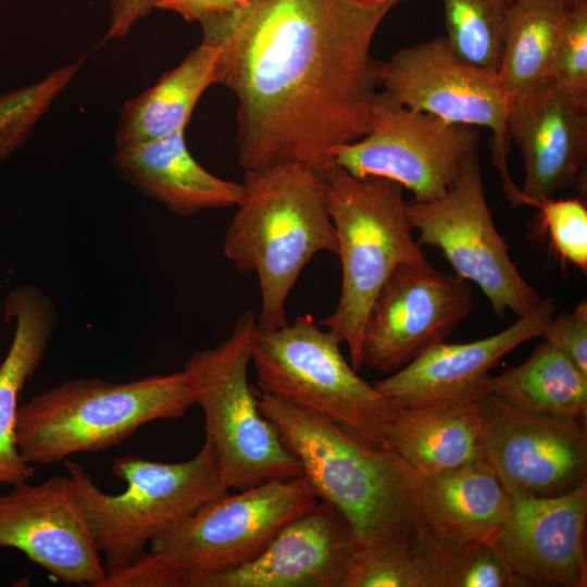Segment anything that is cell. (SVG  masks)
Wrapping results in <instances>:
<instances>
[{"mask_svg": "<svg viewBox=\"0 0 587 587\" xmlns=\"http://www.w3.org/2000/svg\"><path fill=\"white\" fill-rule=\"evenodd\" d=\"M390 9L253 0L199 21L202 41L217 49L214 84L237 99L243 171L298 163L324 177L332 151L365 134L380 87L371 46Z\"/></svg>", "mask_w": 587, "mask_h": 587, "instance_id": "cell-1", "label": "cell"}, {"mask_svg": "<svg viewBox=\"0 0 587 587\" xmlns=\"http://www.w3.org/2000/svg\"><path fill=\"white\" fill-rule=\"evenodd\" d=\"M261 413L297 457L319 500L349 523L357 547L411 539L422 520V477L400 455L330 420L255 389Z\"/></svg>", "mask_w": 587, "mask_h": 587, "instance_id": "cell-2", "label": "cell"}, {"mask_svg": "<svg viewBox=\"0 0 587 587\" xmlns=\"http://www.w3.org/2000/svg\"><path fill=\"white\" fill-rule=\"evenodd\" d=\"M237 211L224 237V254L259 279L257 325H286V304L308 262L321 251L337 252L324 177L298 163L245 171Z\"/></svg>", "mask_w": 587, "mask_h": 587, "instance_id": "cell-3", "label": "cell"}, {"mask_svg": "<svg viewBox=\"0 0 587 587\" xmlns=\"http://www.w3.org/2000/svg\"><path fill=\"white\" fill-rule=\"evenodd\" d=\"M193 405L183 371L130 382L72 378L20 404L16 444L32 464L118 446L147 423L183 417Z\"/></svg>", "mask_w": 587, "mask_h": 587, "instance_id": "cell-4", "label": "cell"}, {"mask_svg": "<svg viewBox=\"0 0 587 587\" xmlns=\"http://www.w3.org/2000/svg\"><path fill=\"white\" fill-rule=\"evenodd\" d=\"M65 466L103 557L105 575L130 565L152 539L229 490L221 482L216 453L207 438L191 459L182 462L115 459L112 472L126 483L117 495L102 491L78 463L65 461Z\"/></svg>", "mask_w": 587, "mask_h": 587, "instance_id": "cell-5", "label": "cell"}, {"mask_svg": "<svg viewBox=\"0 0 587 587\" xmlns=\"http://www.w3.org/2000/svg\"><path fill=\"white\" fill-rule=\"evenodd\" d=\"M324 187L342 280L336 309L320 324L347 344L358 372L365 320L379 289L398 264L425 255L412 236L400 184L335 165L324 175Z\"/></svg>", "mask_w": 587, "mask_h": 587, "instance_id": "cell-6", "label": "cell"}, {"mask_svg": "<svg viewBox=\"0 0 587 587\" xmlns=\"http://www.w3.org/2000/svg\"><path fill=\"white\" fill-rule=\"evenodd\" d=\"M257 327L254 311L245 312L224 341L195 352L183 369L192 402L203 412L205 438L214 447L227 489L302 475L299 460L261 413L248 380Z\"/></svg>", "mask_w": 587, "mask_h": 587, "instance_id": "cell-7", "label": "cell"}, {"mask_svg": "<svg viewBox=\"0 0 587 587\" xmlns=\"http://www.w3.org/2000/svg\"><path fill=\"white\" fill-rule=\"evenodd\" d=\"M340 338L311 316L257 333L252 348L259 389L317 413L357 439L385 448L395 414L373 385L344 358Z\"/></svg>", "mask_w": 587, "mask_h": 587, "instance_id": "cell-8", "label": "cell"}, {"mask_svg": "<svg viewBox=\"0 0 587 587\" xmlns=\"http://www.w3.org/2000/svg\"><path fill=\"white\" fill-rule=\"evenodd\" d=\"M317 501L303 475L225 492L152 539L148 550L177 574L182 587H199L255 558L286 523Z\"/></svg>", "mask_w": 587, "mask_h": 587, "instance_id": "cell-9", "label": "cell"}, {"mask_svg": "<svg viewBox=\"0 0 587 587\" xmlns=\"http://www.w3.org/2000/svg\"><path fill=\"white\" fill-rule=\"evenodd\" d=\"M420 247L439 249L455 275L475 283L502 321L535 311L542 299L511 260L489 211L478 151L467 158L458 176L439 197L407 202Z\"/></svg>", "mask_w": 587, "mask_h": 587, "instance_id": "cell-10", "label": "cell"}, {"mask_svg": "<svg viewBox=\"0 0 587 587\" xmlns=\"http://www.w3.org/2000/svg\"><path fill=\"white\" fill-rule=\"evenodd\" d=\"M476 127L411 110L378 91L365 134L332 151L334 164L359 177L400 184L413 199L441 196L470 155L478 151Z\"/></svg>", "mask_w": 587, "mask_h": 587, "instance_id": "cell-11", "label": "cell"}, {"mask_svg": "<svg viewBox=\"0 0 587 587\" xmlns=\"http://www.w3.org/2000/svg\"><path fill=\"white\" fill-rule=\"evenodd\" d=\"M380 87L402 105L490 129L494 163L514 205L523 203L508 166L510 97L497 71L461 58L446 36L404 47L380 65Z\"/></svg>", "mask_w": 587, "mask_h": 587, "instance_id": "cell-12", "label": "cell"}, {"mask_svg": "<svg viewBox=\"0 0 587 587\" xmlns=\"http://www.w3.org/2000/svg\"><path fill=\"white\" fill-rule=\"evenodd\" d=\"M473 308L466 280L425 257L398 264L375 297L363 328L362 367L395 373L446 338Z\"/></svg>", "mask_w": 587, "mask_h": 587, "instance_id": "cell-13", "label": "cell"}, {"mask_svg": "<svg viewBox=\"0 0 587 587\" xmlns=\"http://www.w3.org/2000/svg\"><path fill=\"white\" fill-rule=\"evenodd\" d=\"M484 460L510 496L553 497L586 483V420L523 410L487 394L476 401Z\"/></svg>", "mask_w": 587, "mask_h": 587, "instance_id": "cell-14", "label": "cell"}, {"mask_svg": "<svg viewBox=\"0 0 587 587\" xmlns=\"http://www.w3.org/2000/svg\"><path fill=\"white\" fill-rule=\"evenodd\" d=\"M0 547L20 550L66 584L99 587L105 577L70 476L23 482L0 495Z\"/></svg>", "mask_w": 587, "mask_h": 587, "instance_id": "cell-15", "label": "cell"}, {"mask_svg": "<svg viewBox=\"0 0 587 587\" xmlns=\"http://www.w3.org/2000/svg\"><path fill=\"white\" fill-rule=\"evenodd\" d=\"M587 482L553 497L511 496L489 545L513 587H586Z\"/></svg>", "mask_w": 587, "mask_h": 587, "instance_id": "cell-16", "label": "cell"}, {"mask_svg": "<svg viewBox=\"0 0 587 587\" xmlns=\"http://www.w3.org/2000/svg\"><path fill=\"white\" fill-rule=\"evenodd\" d=\"M555 308L542 299L535 311L495 335L434 345L373 386L394 411L476 402L489 394L490 370L521 344L542 337Z\"/></svg>", "mask_w": 587, "mask_h": 587, "instance_id": "cell-17", "label": "cell"}, {"mask_svg": "<svg viewBox=\"0 0 587 587\" xmlns=\"http://www.w3.org/2000/svg\"><path fill=\"white\" fill-rule=\"evenodd\" d=\"M508 132L522 154L524 204L534 207L569 187L583 188L587 104L553 82L544 83L510 100Z\"/></svg>", "mask_w": 587, "mask_h": 587, "instance_id": "cell-18", "label": "cell"}, {"mask_svg": "<svg viewBox=\"0 0 587 587\" xmlns=\"http://www.w3.org/2000/svg\"><path fill=\"white\" fill-rule=\"evenodd\" d=\"M355 548L345 516L319 500L286 523L255 558L199 587H341Z\"/></svg>", "mask_w": 587, "mask_h": 587, "instance_id": "cell-19", "label": "cell"}, {"mask_svg": "<svg viewBox=\"0 0 587 587\" xmlns=\"http://www.w3.org/2000/svg\"><path fill=\"white\" fill-rule=\"evenodd\" d=\"M184 132L116 146L112 158L115 173L179 216L237 205L242 184L202 167L189 152Z\"/></svg>", "mask_w": 587, "mask_h": 587, "instance_id": "cell-20", "label": "cell"}, {"mask_svg": "<svg viewBox=\"0 0 587 587\" xmlns=\"http://www.w3.org/2000/svg\"><path fill=\"white\" fill-rule=\"evenodd\" d=\"M4 317L15 322V329L0 364V485L14 486L28 482L36 472L16 444L18 400L43 359L57 325V308L38 287L23 285L8 295Z\"/></svg>", "mask_w": 587, "mask_h": 587, "instance_id": "cell-21", "label": "cell"}, {"mask_svg": "<svg viewBox=\"0 0 587 587\" xmlns=\"http://www.w3.org/2000/svg\"><path fill=\"white\" fill-rule=\"evenodd\" d=\"M422 520L437 536L457 542L485 541L503 523L511 496L483 459L422 477Z\"/></svg>", "mask_w": 587, "mask_h": 587, "instance_id": "cell-22", "label": "cell"}, {"mask_svg": "<svg viewBox=\"0 0 587 587\" xmlns=\"http://www.w3.org/2000/svg\"><path fill=\"white\" fill-rule=\"evenodd\" d=\"M385 448L421 477L478 461L484 448L477 403L397 410L385 433Z\"/></svg>", "mask_w": 587, "mask_h": 587, "instance_id": "cell-23", "label": "cell"}, {"mask_svg": "<svg viewBox=\"0 0 587 587\" xmlns=\"http://www.w3.org/2000/svg\"><path fill=\"white\" fill-rule=\"evenodd\" d=\"M216 59L217 49L202 41L153 86L127 100L120 111L116 146L185 130L198 100L214 84Z\"/></svg>", "mask_w": 587, "mask_h": 587, "instance_id": "cell-24", "label": "cell"}, {"mask_svg": "<svg viewBox=\"0 0 587 587\" xmlns=\"http://www.w3.org/2000/svg\"><path fill=\"white\" fill-rule=\"evenodd\" d=\"M489 392L533 413L587 416V374L546 340L523 363L491 376Z\"/></svg>", "mask_w": 587, "mask_h": 587, "instance_id": "cell-25", "label": "cell"}, {"mask_svg": "<svg viewBox=\"0 0 587 587\" xmlns=\"http://www.w3.org/2000/svg\"><path fill=\"white\" fill-rule=\"evenodd\" d=\"M570 4L559 0H515L497 71L510 100L551 80Z\"/></svg>", "mask_w": 587, "mask_h": 587, "instance_id": "cell-26", "label": "cell"}, {"mask_svg": "<svg viewBox=\"0 0 587 587\" xmlns=\"http://www.w3.org/2000/svg\"><path fill=\"white\" fill-rule=\"evenodd\" d=\"M411 546L425 587H513L488 542L446 540L422 523Z\"/></svg>", "mask_w": 587, "mask_h": 587, "instance_id": "cell-27", "label": "cell"}, {"mask_svg": "<svg viewBox=\"0 0 587 587\" xmlns=\"http://www.w3.org/2000/svg\"><path fill=\"white\" fill-rule=\"evenodd\" d=\"M515 0H442L447 39L464 60L498 71Z\"/></svg>", "mask_w": 587, "mask_h": 587, "instance_id": "cell-28", "label": "cell"}, {"mask_svg": "<svg viewBox=\"0 0 587 587\" xmlns=\"http://www.w3.org/2000/svg\"><path fill=\"white\" fill-rule=\"evenodd\" d=\"M84 60L60 66L38 82L0 92V163L28 137Z\"/></svg>", "mask_w": 587, "mask_h": 587, "instance_id": "cell-29", "label": "cell"}, {"mask_svg": "<svg viewBox=\"0 0 587 587\" xmlns=\"http://www.w3.org/2000/svg\"><path fill=\"white\" fill-rule=\"evenodd\" d=\"M341 587H425L411 539L357 547Z\"/></svg>", "mask_w": 587, "mask_h": 587, "instance_id": "cell-30", "label": "cell"}, {"mask_svg": "<svg viewBox=\"0 0 587 587\" xmlns=\"http://www.w3.org/2000/svg\"><path fill=\"white\" fill-rule=\"evenodd\" d=\"M551 82L587 104V0L570 4L557 47Z\"/></svg>", "mask_w": 587, "mask_h": 587, "instance_id": "cell-31", "label": "cell"}, {"mask_svg": "<svg viewBox=\"0 0 587 587\" xmlns=\"http://www.w3.org/2000/svg\"><path fill=\"white\" fill-rule=\"evenodd\" d=\"M558 255L587 271V209L578 198L545 199L535 205Z\"/></svg>", "mask_w": 587, "mask_h": 587, "instance_id": "cell-32", "label": "cell"}, {"mask_svg": "<svg viewBox=\"0 0 587 587\" xmlns=\"http://www.w3.org/2000/svg\"><path fill=\"white\" fill-rule=\"evenodd\" d=\"M542 337L570 358L584 374H587V302L585 299L571 312L552 316Z\"/></svg>", "mask_w": 587, "mask_h": 587, "instance_id": "cell-33", "label": "cell"}, {"mask_svg": "<svg viewBox=\"0 0 587 587\" xmlns=\"http://www.w3.org/2000/svg\"><path fill=\"white\" fill-rule=\"evenodd\" d=\"M99 587H182L177 574L147 550L127 567L107 574Z\"/></svg>", "mask_w": 587, "mask_h": 587, "instance_id": "cell-34", "label": "cell"}, {"mask_svg": "<svg viewBox=\"0 0 587 587\" xmlns=\"http://www.w3.org/2000/svg\"><path fill=\"white\" fill-rule=\"evenodd\" d=\"M158 0H111L110 25L103 41L127 36L136 23L155 8Z\"/></svg>", "mask_w": 587, "mask_h": 587, "instance_id": "cell-35", "label": "cell"}, {"mask_svg": "<svg viewBox=\"0 0 587 587\" xmlns=\"http://www.w3.org/2000/svg\"><path fill=\"white\" fill-rule=\"evenodd\" d=\"M253 0H158L155 8L179 14L188 22L240 9Z\"/></svg>", "mask_w": 587, "mask_h": 587, "instance_id": "cell-36", "label": "cell"}, {"mask_svg": "<svg viewBox=\"0 0 587 587\" xmlns=\"http://www.w3.org/2000/svg\"><path fill=\"white\" fill-rule=\"evenodd\" d=\"M360 7L366 8V9H378L384 7H394L398 2L402 0H352Z\"/></svg>", "mask_w": 587, "mask_h": 587, "instance_id": "cell-37", "label": "cell"}, {"mask_svg": "<svg viewBox=\"0 0 587 587\" xmlns=\"http://www.w3.org/2000/svg\"><path fill=\"white\" fill-rule=\"evenodd\" d=\"M559 1H562V2H565V3H572V2H574L576 0H559Z\"/></svg>", "mask_w": 587, "mask_h": 587, "instance_id": "cell-38", "label": "cell"}]
</instances>
